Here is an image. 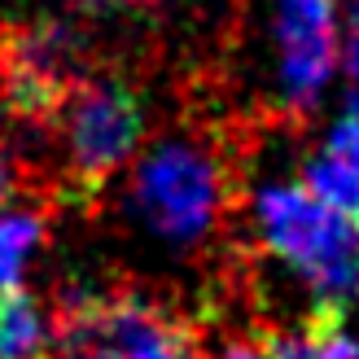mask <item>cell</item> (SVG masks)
Masks as SVG:
<instances>
[{
	"instance_id": "6da1fadb",
	"label": "cell",
	"mask_w": 359,
	"mask_h": 359,
	"mask_svg": "<svg viewBox=\"0 0 359 359\" xmlns=\"http://www.w3.org/2000/svg\"><path fill=\"white\" fill-rule=\"evenodd\" d=\"M259 255L290 276L316 316H342L359 298V224L316 197L302 175H267L245 197Z\"/></svg>"
},
{
	"instance_id": "7a4b0ae2",
	"label": "cell",
	"mask_w": 359,
	"mask_h": 359,
	"mask_svg": "<svg viewBox=\"0 0 359 359\" xmlns=\"http://www.w3.org/2000/svg\"><path fill=\"white\" fill-rule=\"evenodd\" d=\"M232 171L202 136H163L136 154L128 171V215L149 241L193 255L224 228Z\"/></svg>"
},
{
	"instance_id": "3957f363",
	"label": "cell",
	"mask_w": 359,
	"mask_h": 359,
	"mask_svg": "<svg viewBox=\"0 0 359 359\" xmlns=\"http://www.w3.org/2000/svg\"><path fill=\"white\" fill-rule=\"evenodd\" d=\"M267 97L285 114H311L342 62L337 0H263Z\"/></svg>"
},
{
	"instance_id": "277c9868",
	"label": "cell",
	"mask_w": 359,
	"mask_h": 359,
	"mask_svg": "<svg viewBox=\"0 0 359 359\" xmlns=\"http://www.w3.org/2000/svg\"><path fill=\"white\" fill-rule=\"evenodd\" d=\"M53 118H57L66 171L83 189H97L123 167H132L145 145V105L132 83L114 75L79 79L53 110Z\"/></svg>"
},
{
	"instance_id": "5b68a950",
	"label": "cell",
	"mask_w": 359,
	"mask_h": 359,
	"mask_svg": "<svg viewBox=\"0 0 359 359\" xmlns=\"http://www.w3.org/2000/svg\"><path fill=\"white\" fill-rule=\"evenodd\" d=\"M70 359H197L193 329L149 298H88L66 311Z\"/></svg>"
},
{
	"instance_id": "8992f818",
	"label": "cell",
	"mask_w": 359,
	"mask_h": 359,
	"mask_svg": "<svg viewBox=\"0 0 359 359\" xmlns=\"http://www.w3.org/2000/svg\"><path fill=\"white\" fill-rule=\"evenodd\" d=\"M83 44L66 22H31L5 44L0 88L22 118H53L62 97L75 88Z\"/></svg>"
},
{
	"instance_id": "52a82bcc",
	"label": "cell",
	"mask_w": 359,
	"mask_h": 359,
	"mask_svg": "<svg viewBox=\"0 0 359 359\" xmlns=\"http://www.w3.org/2000/svg\"><path fill=\"white\" fill-rule=\"evenodd\" d=\"M298 175L316 197H325L333 210L359 224V93L329 123L325 140L307 154Z\"/></svg>"
},
{
	"instance_id": "ba28073f",
	"label": "cell",
	"mask_w": 359,
	"mask_h": 359,
	"mask_svg": "<svg viewBox=\"0 0 359 359\" xmlns=\"http://www.w3.org/2000/svg\"><path fill=\"white\" fill-rule=\"evenodd\" d=\"M48 219L35 206H0V298L22 290L31 259L44 245Z\"/></svg>"
},
{
	"instance_id": "9c48e42d",
	"label": "cell",
	"mask_w": 359,
	"mask_h": 359,
	"mask_svg": "<svg viewBox=\"0 0 359 359\" xmlns=\"http://www.w3.org/2000/svg\"><path fill=\"white\" fill-rule=\"evenodd\" d=\"M53 325L44 307L31 294H5L0 298V359H44Z\"/></svg>"
},
{
	"instance_id": "30bf717a",
	"label": "cell",
	"mask_w": 359,
	"mask_h": 359,
	"mask_svg": "<svg viewBox=\"0 0 359 359\" xmlns=\"http://www.w3.org/2000/svg\"><path fill=\"white\" fill-rule=\"evenodd\" d=\"M294 351L298 359H359V329L342 316H316L294 329Z\"/></svg>"
},
{
	"instance_id": "8fae6325",
	"label": "cell",
	"mask_w": 359,
	"mask_h": 359,
	"mask_svg": "<svg viewBox=\"0 0 359 359\" xmlns=\"http://www.w3.org/2000/svg\"><path fill=\"white\" fill-rule=\"evenodd\" d=\"M215 359H298L294 351V329L285 333H263V337H232L219 346Z\"/></svg>"
},
{
	"instance_id": "7c38bea8",
	"label": "cell",
	"mask_w": 359,
	"mask_h": 359,
	"mask_svg": "<svg viewBox=\"0 0 359 359\" xmlns=\"http://www.w3.org/2000/svg\"><path fill=\"white\" fill-rule=\"evenodd\" d=\"M342 66L351 70V79L359 83V0L346 13V27H342Z\"/></svg>"
},
{
	"instance_id": "4fadbf2b",
	"label": "cell",
	"mask_w": 359,
	"mask_h": 359,
	"mask_svg": "<svg viewBox=\"0 0 359 359\" xmlns=\"http://www.w3.org/2000/svg\"><path fill=\"white\" fill-rule=\"evenodd\" d=\"M9 193H13V171H9L5 158H0V206H9Z\"/></svg>"
},
{
	"instance_id": "5bb4252c",
	"label": "cell",
	"mask_w": 359,
	"mask_h": 359,
	"mask_svg": "<svg viewBox=\"0 0 359 359\" xmlns=\"http://www.w3.org/2000/svg\"><path fill=\"white\" fill-rule=\"evenodd\" d=\"M75 9H88V13H105L110 5H118V0H70Z\"/></svg>"
},
{
	"instance_id": "9a60e30c",
	"label": "cell",
	"mask_w": 359,
	"mask_h": 359,
	"mask_svg": "<svg viewBox=\"0 0 359 359\" xmlns=\"http://www.w3.org/2000/svg\"><path fill=\"white\" fill-rule=\"evenodd\" d=\"M145 5H167V0H145Z\"/></svg>"
}]
</instances>
